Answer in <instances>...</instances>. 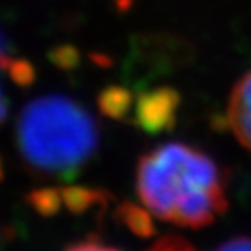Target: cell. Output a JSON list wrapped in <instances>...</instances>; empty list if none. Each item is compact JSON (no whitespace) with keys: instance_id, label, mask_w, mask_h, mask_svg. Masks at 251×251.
<instances>
[{"instance_id":"cell-9","label":"cell","mask_w":251,"mask_h":251,"mask_svg":"<svg viewBox=\"0 0 251 251\" xmlns=\"http://www.w3.org/2000/svg\"><path fill=\"white\" fill-rule=\"evenodd\" d=\"M220 250H251V239L250 237H234L227 243L220 244Z\"/></svg>"},{"instance_id":"cell-1","label":"cell","mask_w":251,"mask_h":251,"mask_svg":"<svg viewBox=\"0 0 251 251\" xmlns=\"http://www.w3.org/2000/svg\"><path fill=\"white\" fill-rule=\"evenodd\" d=\"M224 171L211 157L183 143H168L140 159L138 197L157 218L188 228L211 225L227 209Z\"/></svg>"},{"instance_id":"cell-6","label":"cell","mask_w":251,"mask_h":251,"mask_svg":"<svg viewBox=\"0 0 251 251\" xmlns=\"http://www.w3.org/2000/svg\"><path fill=\"white\" fill-rule=\"evenodd\" d=\"M61 194V201L67 204V208L72 211H86L87 208L98 204V201L101 199L96 190H89V188H63L59 190Z\"/></svg>"},{"instance_id":"cell-10","label":"cell","mask_w":251,"mask_h":251,"mask_svg":"<svg viewBox=\"0 0 251 251\" xmlns=\"http://www.w3.org/2000/svg\"><path fill=\"white\" fill-rule=\"evenodd\" d=\"M153 248H190V244L185 243L183 239H178L175 235H169V237H162Z\"/></svg>"},{"instance_id":"cell-4","label":"cell","mask_w":251,"mask_h":251,"mask_svg":"<svg viewBox=\"0 0 251 251\" xmlns=\"http://www.w3.org/2000/svg\"><path fill=\"white\" fill-rule=\"evenodd\" d=\"M227 121L237 141L251 152V72L243 75L232 89Z\"/></svg>"},{"instance_id":"cell-7","label":"cell","mask_w":251,"mask_h":251,"mask_svg":"<svg viewBox=\"0 0 251 251\" xmlns=\"http://www.w3.org/2000/svg\"><path fill=\"white\" fill-rule=\"evenodd\" d=\"M121 215H122V218H124V224L127 225L134 234L149 237L153 232L149 213L143 211L141 208H136L133 204H126L124 208H121Z\"/></svg>"},{"instance_id":"cell-11","label":"cell","mask_w":251,"mask_h":251,"mask_svg":"<svg viewBox=\"0 0 251 251\" xmlns=\"http://www.w3.org/2000/svg\"><path fill=\"white\" fill-rule=\"evenodd\" d=\"M7 115H9V101H7V98H5L2 87H0V126L5 122Z\"/></svg>"},{"instance_id":"cell-5","label":"cell","mask_w":251,"mask_h":251,"mask_svg":"<svg viewBox=\"0 0 251 251\" xmlns=\"http://www.w3.org/2000/svg\"><path fill=\"white\" fill-rule=\"evenodd\" d=\"M131 101L133 98H131L129 91H126L124 87L112 86L106 87L100 96V108L103 110V114L110 115V117L122 119L127 114Z\"/></svg>"},{"instance_id":"cell-3","label":"cell","mask_w":251,"mask_h":251,"mask_svg":"<svg viewBox=\"0 0 251 251\" xmlns=\"http://www.w3.org/2000/svg\"><path fill=\"white\" fill-rule=\"evenodd\" d=\"M180 94L171 87H159L138 96L136 101V122L141 129L149 133H159L175 124Z\"/></svg>"},{"instance_id":"cell-8","label":"cell","mask_w":251,"mask_h":251,"mask_svg":"<svg viewBox=\"0 0 251 251\" xmlns=\"http://www.w3.org/2000/svg\"><path fill=\"white\" fill-rule=\"evenodd\" d=\"M30 201L35 206V209H39L42 215H51V213L58 211L59 202H61V194L54 188H44V190H37L31 194Z\"/></svg>"},{"instance_id":"cell-2","label":"cell","mask_w":251,"mask_h":251,"mask_svg":"<svg viewBox=\"0 0 251 251\" xmlns=\"http://www.w3.org/2000/svg\"><path fill=\"white\" fill-rule=\"evenodd\" d=\"M18 149L39 175L70 181L98 149V126L84 106L65 96L30 101L18 119Z\"/></svg>"}]
</instances>
